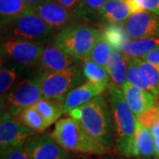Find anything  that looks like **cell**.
I'll return each instance as SVG.
<instances>
[{
	"label": "cell",
	"instance_id": "cell-1",
	"mask_svg": "<svg viewBox=\"0 0 159 159\" xmlns=\"http://www.w3.org/2000/svg\"><path fill=\"white\" fill-rule=\"evenodd\" d=\"M70 117L77 119L92 136L111 148L115 140L113 119L106 99L102 96L93 98L73 110Z\"/></svg>",
	"mask_w": 159,
	"mask_h": 159
},
{
	"label": "cell",
	"instance_id": "cell-2",
	"mask_svg": "<svg viewBox=\"0 0 159 159\" xmlns=\"http://www.w3.org/2000/svg\"><path fill=\"white\" fill-rule=\"evenodd\" d=\"M51 135L66 151L104 156L111 150L106 145L92 136L77 119L72 117L57 120Z\"/></svg>",
	"mask_w": 159,
	"mask_h": 159
},
{
	"label": "cell",
	"instance_id": "cell-3",
	"mask_svg": "<svg viewBox=\"0 0 159 159\" xmlns=\"http://www.w3.org/2000/svg\"><path fill=\"white\" fill-rule=\"evenodd\" d=\"M111 114L113 119L116 148L125 157H132V147L135 133L136 117L125 101L121 89L110 83Z\"/></svg>",
	"mask_w": 159,
	"mask_h": 159
},
{
	"label": "cell",
	"instance_id": "cell-4",
	"mask_svg": "<svg viewBox=\"0 0 159 159\" xmlns=\"http://www.w3.org/2000/svg\"><path fill=\"white\" fill-rule=\"evenodd\" d=\"M101 32V29L81 23H73L57 33L54 44L76 60L84 61L89 57Z\"/></svg>",
	"mask_w": 159,
	"mask_h": 159
},
{
	"label": "cell",
	"instance_id": "cell-5",
	"mask_svg": "<svg viewBox=\"0 0 159 159\" xmlns=\"http://www.w3.org/2000/svg\"><path fill=\"white\" fill-rule=\"evenodd\" d=\"M54 29L29 7L27 11L2 27L6 38L20 39L42 43L48 38Z\"/></svg>",
	"mask_w": 159,
	"mask_h": 159
},
{
	"label": "cell",
	"instance_id": "cell-6",
	"mask_svg": "<svg viewBox=\"0 0 159 159\" xmlns=\"http://www.w3.org/2000/svg\"><path fill=\"white\" fill-rule=\"evenodd\" d=\"M82 79V74L76 66L57 72L46 71L38 76L43 97L53 99H65L66 94L79 85Z\"/></svg>",
	"mask_w": 159,
	"mask_h": 159
},
{
	"label": "cell",
	"instance_id": "cell-7",
	"mask_svg": "<svg viewBox=\"0 0 159 159\" xmlns=\"http://www.w3.org/2000/svg\"><path fill=\"white\" fill-rule=\"evenodd\" d=\"M43 97L38 77L24 79L6 96L5 105L8 112L16 117L21 110L34 105Z\"/></svg>",
	"mask_w": 159,
	"mask_h": 159
},
{
	"label": "cell",
	"instance_id": "cell-8",
	"mask_svg": "<svg viewBox=\"0 0 159 159\" xmlns=\"http://www.w3.org/2000/svg\"><path fill=\"white\" fill-rule=\"evenodd\" d=\"M43 43L6 38L2 42V53L14 62L32 66L39 63L43 51Z\"/></svg>",
	"mask_w": 159,
	"mask_h": 159
},
{
	"label": "cell",
	"instance_id": "cell-9",
	"mask_svg": "<svg viewBox=\"0 0 159 159\" xmlns=\"http://www.w3.org/2000/svg\"><path fill=\"white\" fill-rule=\"evenodd\" d=\"M31 8L53 29H65L77 22L79 17L56 0H43L31 6Z\"/></svg>",
	"mask_w": 159,
	"mask_h": 159
},
{
	"label": "cell",
	"instance_id": "cell-10",
	"mask_svg": "<svg viewBox=\"0 0 159 159\" xmlns=\"http://www.w3.org/2000/svg\"><path fill=\"white\" fill-rule=\"evenodd\" d=\"M34 131L23 125L14 116L8 111L1 115L0 121V148L16 147L25 144L30 137L34 135Z\"/></svg>",
	"mask_w": 159,
	"mask_h": 159
},
{
	"label": "cell",
	"instance_id": "cell-11",
	"mask_svg": "<svg viewBox=\"0 0 159 159\" xmlns=\"http://www.w3.org/2000/svg\"><path fill=\"white\" fill-rule=\"evenodd\" d=\"M25 148L31 159H68L67 151L49 134L30 137Z\"/></svg>",
	"mask_w": 159,
	"mask_h": 159
},
{
	"label": "cell",
	"instance_id": "cell-12",
	"mask_svg": "<svg viewBox=\"0 0 159 159\" xmlns=\"http://www.w3.org/2000/svg\"><path fill=\"white\" fill-rule=\"evenodd\" d=\"M129 37L159 38V16L142 10L132 14L124 23Z\"/></svg>",
	"mask_w": 159,
	"mask_h": 159
},
{
	"label": "cell",
	"instance_id": "cell-13",
	"mask_svg": "<svg viewBox=\"0 0 159 159\" xmlns=\"http://www.w3.org/2000/svg\"><path fill=\"white\" fill-rule=\"evenodd\" d=\"M135 0H107L100 11V17L107 23H125L132 14L142 11Z\"/></svg>",
	"mask_w": 159,
	"mask_h": 159
},
{
	"label": "cell",
	"instance_id": "cell-14",
	"mask_svg": "<svg viewBox=\"0 0 159 159\" xmlns=\"http://www.w3.org/2000/svg\"><path fill=\"white\" fill-rule=\"evenodd\" d=\"M121 89L128 106L136 118L156 104L155 95L149 91L138 88L128 81L125 82Z\"/></svg>",
	"mask_w": 159,
	"mask_h": 159
},
{
	"label": "cell",
	"instance_id": "cell-15",
	"mask_svg": "<svg viewBox=\"0 0 159 159\" xmlns=\"http://www.w3.org/2000/svg\"><path fill=\"white\" fill-rule=\"evenodd\" d=\"M156 156L155 136L149 128L140 123L136 119L135 133L132 147V157L152 159Z\"/></svg>",
	"mask_w": 159,
	"mask_h": 159
},
{
	"label": "cell",
	"instance_id": "cell-16",
	"mask_svg": "<svg viewBox=\"0 0 159 159\" xmlns=\"http://www.w3.org/2000/svg\"><path fill=\"white\" fill-rule=\"evenodd\" d=\"M39 63L44 72H57L75 66V58L54 44L43 49Z\"/></svg>",
	"mask_w": 159,
	"mask_h": 159
},
{
	"label": "cell",
	"instance_id": "cell-17",
	"mask_svg": "<svg viewBox=\"0 0 159 159\" xmlns=\"http://www.w3.org/2000/svg\"><path fill=\"white\" fill-rule=\"evenodd\" d=\"M103 89L90 82H85L69 91L64 99V113L69 114L73 110L102 95Z\"/></svg>",
	"mask_w": 159,
	"mask_h": 159
},
{
	"label": "cell",
	"instance_id": "cell-18",
	"mask_svg": "<svg viewBox=\"0 0 159 159\" xmlns=\"http://www.w3.org/2000/svg\"><path fill=\"white\" fill-rule=\"evenodd\" d=\"M105 68L110 74L111 83L122 89L127 81V60L125 55L119 51H112Z\"/></svg>",
	"mask_w": 159,
	"mask_h": 159
},
{
	"label": "cell",
	"instance_id": "cell-19",
	"mask_svg": "<svg viewBox=\"0 0 159 159\" xmlns=\"http://www.w3.org/2000/svg\"><path fill=\"white\" fill-rule=\"evenodd\" d=\"M159 46V38L138 37L127 40L121 52L131 57H142Z\"/></svg>",
	"mask_w": 159,
	"mask_h": 159
},
{
	"label": "cell",
	"instance_id": "cell-20",
	"mask_svg": "<svg viewBox=\"0 0 159 159\" xmlns=\"http://www.w3.org/2000/svg\"><path fill=\"white\" fill-rule=\"evenodd\" d=\"M32 106L39 112L49 126L55 123L64 113V99L43 97Z\"/></svg>",
	"mask_w": 159,
	"mask_h": 159
},
{
	"label": "cell",
	"instance_id": "cell-21",
	"mask_svg": "<svg viewBox=\"0 0 159 159\" xmlns=\"http://www.w3.org/2000/svg\"><path fill=\"white\" fill-rule=\"evenodd\" d=\"M82 66V74L88 80L89 82H90L94 85L101 88L105 91L110 86V74L105 67L98 65L94 62L89 57L83 61Z\"/></svg>",
	"mask_w": 159,
	"mask_h": 159
},
{
	"label": "cell",
	"instance_id": "cell-22",
	"mask_svg": "<svg viewBox=\"0 0 159 159\" xmlns=\"http://www.w3.org/2000/svg\"><path fill=\"white\" fill-rule=\"evenodd\" d=\"M101 30L103 38L107 41L111 49L113 51L121 52L125 42L129 39V35L127 34L124 23H107V25L104 26Z\"/></svg>",
	"mask_w": 159,
	"mask_h": 159
},
{
	"label": "cell",
	"instance_id": "cell-23",
	"mask_svg": "<svg viewBox=\"0 0 159 159\" xmlns=\"http://www.w3.org/2000/svg\"><path fill=\"white\" fill-rule=\"evenodd\" d=\"M29 7L24 0H0L1 28L21 15Z\"/></svg>",
	"mask_w": 159,
	"mask_h": 159
},
{
	"label": "cell",
	"instance_id": "cell-24",
	"mask_svg": "<svg viewBox=\"0 0 159 159\" xmlns=\"http://www.w3.org/2000/svg\"><path fill=\"white\" fill-rule=\"evenodd\" d=\"M15 118L23 125L34 131V133H42L49 126L45 120L33 106L21 110Z\"/></svg>",
	"mask_w": 159,
	"mask_h": 159
},
{
	"label": "cell",
	"instance_id": "cell-25",
	"mask_svg": "<svg viewBox=\"0 0 159 159\" xmlns=\"http://www.w3.org/2000/svg\"><path fill=\"white\" fill-rule=\"evenodd\" d=\"M126 57L127 60V81L138 88L152 93V87L147 74L138 65L135 57Z\"/></svg>",
	"mask_w": 159,
	"mask_h": 159
},
{
	"label": "cell",
	"instance_id": "cell-26",
	"mask_svg": "<svg viewBox=\"0 0 159 159\" xmlns=\"http://www.w3.org/2000/svg\"><path fill=\"white\" fill-rule=\"evenodd\" d=\"M112 51L113 50L107 43V41L103 38L102 33L101 32V34L97 38V42L91 51L89 58L98 65L102 66L103 67H106V65L108 63Z\"/></svg>",
	"mask_w": 159,
	"mask_h": 159
},
{
	"label": "cell",
	"instance_id": "cell-27",
	"mask_svg": "<svg viewBox=\"0 0 159 159\" xmlns=\"http://www.w3.org/2000/svg\"><path fill=\"white\" fill-rule=\"evenodd\" d=\"M107 0H80L76 14L79 17L89 20L92 16L99 15L100 11Z\"/></svg>",
	"mask_w": 159,
	"mask_h": 159
},
{
	"label": "cell",
	"instance_id": "cell-28",
	"mask_svg": "<svg viewBox=\"0 0 159 159\" xmlns=\"http://www.w3.org/2000/svg\"><path fill=\"white\" fill-rule=\"evenodd\" d=\"M135 60L138 65L147 74L149 82L152 87V94L156 97L159 95V68L154 66L153 64L145 61L140 57H135Z\"/></svg>",
	"mask_w": 159,
	"mask_h": 159
},
{
	"label": "cell",
	"instance_id": "cell-29",
	"mask_svg": "<svg viewBox=\"0 0 159 159\" xmlns=\"http://www.w3.org/2000/svg\"><path fill=\"white\" fill-rule=\"evenodd\" d=\"M16 72L13 69L1 67L0 70V93L1 96L5 95L10 89L16 80Z\"/></svg>",
	"mask_w": 159,
	"mask_h": 159
},
{
	"label": "cell",
	"instance_id": "cell-30",
	"mask_svg": "<svg viewBox=\"0 0 159 159\" xmlns=\"http://www.w3.org/2000/svg\"><path fill=\"white\" fill-rule=\"evenodd\" d=\"M136 119L140 123L150 129V127L159 119V104H155L152 108L145 111Z\"/></svg>",
	"mask_w": 159,
	"mask_h": 159
},
{
	"label": "cell",
	"instance_id": "cell-31",
	"mask_svg": "<svg viewBox=\"0 0 159 159\" xmlns=\"http://www.w3.org/2000/svg\"><path fill=\"white\" fill-rule=\"evenodd\" d=\"M1 159H31L25 148V144L1 150Z\"/></svg>",
	"mask_w": 159,
	"mask_h": 159
},
{
	"label": "cell",
	"instance_id": "cell-32",
	"mask_svg": "<svg viewBox=\"0 0 159 159\" xmlns=\"http://www.w3.org/2000/svg\"><path fill=\"white\" fill-rule=\"evenodd\" d=\"M143 10L151 11L159 16V0H135Z\"/></svg>",
	"mask_w": 159,
	"mask_h": 159
},
{
	"label": "cell",
	"instance_id": "cell-33",
	"mask_svg": "<svg viewBox=\"0 0 159 159\" xmlns=\"http://www.w3.org/2000/svg\"><path fill=\"white\" fill-rule=\"evenodd\" d=\"M140 58H142V59L145 60V61H148V62L153 64L154 66H157L159 68V46L152 51H150L149 53L144 55V56H142Z\"/></svg>",
	"mask_w": 159,
	"mask_h": 159
},
{
	"label": "cell",
	"instance_id": "cell-34",
	"mask_svg": "<svg viewBox=\"0 0 159 159\" xmlns=\"http://www.w3.org/2000/svg\"><path fill=\"white\" fill-rule=\"evenodd\" d=\"M56 1L58 2L59 4H61L63 6H65L66 8L74 11V13L77 11V9L79 7L80 2V0H56Z\"/></svg>",
	"mask_w": 159,
	"mask_h": 159
},
{
	"label": "cell",
	"instance_id": "cell-35",
	"mask_svg": "<svg viewBox=\"0 0 159 159\" xmlns=\"http://www.w3.org/2000/svg\"><path fill=\"white\" fill-rule=\"evenodd\" d=\"M150 131L152 132L154 136H157L159 135V119L150 127Z\"/></svg>",
	"mask_w": 159,
	"mask_h": 159
},
{
	"label": "cell",
	"instance_id": "cell-36",
	"mask_svg": "<svg viewBox=\"0 0 159 159\" xmlns=\"http://www.w3.org/2000/svg\"><path fill=\"white\" fill-rule=\"evenodd\" d=\"M155 149H156V157L159 159V135L155 136Z\"/></svg>",
	"mask_w": 159,
	"mask_h": 159
},
{
	"label": "cell",
	"instance_id": "cell-37",
	"mask_svg": "<svg viewBox=\"0 0 159 159\" xmlns=\"http://www.w3.org/2000/svg\"><path fill=\"white\" fill-rule=\"evenodd\" d=\"M28 5L29 6H33V5H35V4H37V3H40V2H42V1H43V0H24Z\"/></svg>",
	"mask_w": 159,
	"mask_h": 159
},
{
	"label": "cell",
	"instance_id": "cell-38",
	"mask_svg": "<svg viewBox=\"0 0 159 159\" xmlns=\"http://www.w3.org/2000/svg\"><path fill=\"white\" fill-rule=\"evenodd\" d=\"M97 159H117L115 157H112V156H108V155H104V156H101L99 158Z\"/></svg>",
	"mask_w": 159,
	"mask_h": 159
},
{
	"label": "cell",
	"instance_id": "cell-39",
	"mask_svg": "<svg viewBox=\"0 0 159 159\" xmlns=\"http://www.w3.org/2000/svg\"><path fill=\"white\" fill-rule=\"evenodd\" d=\"M70 159H91L89 158V157H72V158Z\"/></svg>",
	"mask_w": 159,
	"mask_h": 159
},
{
	"label": "cell",
	"instance_id": "cell-40",
	"mask_svg": "<svg viewBox=\"0 0 159 159\" xmlns=\"http://www.w3.org/2000/svg\"><path fill=\"white\" fill-rule=\"evenodd\" d=\"M120 159H132V158H130V157H124L123 158H120Z\"/></svg>",
	"mask_w": 159,
	"mask_h": 159
},
{
	"label": "cell",
	"instance_id": "cell-41",
	"mask_svg": "<svg viewBox=\"0 0 159 159\" xmlns=\"http://www.w3.org/2000/svg\"><path fill=\"white\" fill-rule=\"evenodd\" d=\"M155 159H157V157H156V158H155Z\"/></svg>",
	"mask_w": 159,
	"mask_h": 159
}]
</instances>
